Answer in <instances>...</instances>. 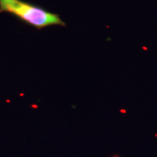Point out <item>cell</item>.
<instances>
[{"instance_id":"1","label":"cell","mask_w":157,"mask_h":157,"mask_svg":"<svg viewBox=\"0 0 157 157\" xmlns=\"http://www.w3.org/2000/svg\"><path fill=\"white\" fill-rule=\"evenodd\" d=\"M0 13H9L36 29L66 25L58 15L21 0H0Z\"/></svg>"},{"instance_id":"2","label":"cell","mask_w":157,"mask_h":157,"mask_svg":"<svg viewBox=\"0 0 157 157\" xmlns=\"http://www.w3.org/2000/svg\"><path fill=\"white\" fill-rule=\"evenodd\" d=\"M113 157H119V156H113Z\"/></svg>"}]
</instances>
